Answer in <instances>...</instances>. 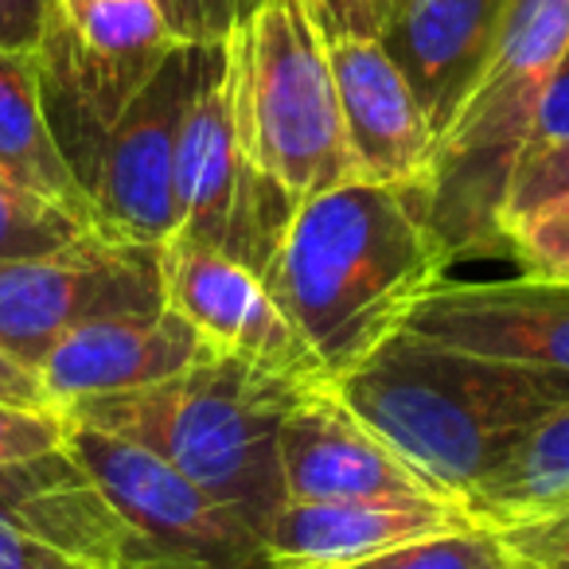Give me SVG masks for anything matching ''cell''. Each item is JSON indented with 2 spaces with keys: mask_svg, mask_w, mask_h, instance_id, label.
Wrapping results in <instances>:
<instances>
[{
  "mask_svg": "<svg viewBox=\"0 0 569 569\" xmlns=\"http://www.w3.org/2000/svg\"><path fill=\"white\" fill-rule=\"evenodd\" d=\"M398 4H402V0H395V9H398Z\"/></svg>",
  "mask_w": 569,
  "mask_h": 569,
  "instance_id": "cell-32",
  "label": "cell"
},
{
  "mask_svg": "<svg viewBox=\"0 0 569 569\" xmlns=\"http://www.w3.org/2000/svg\"><path fill=\"white\" fill-rule=\"evenodd\" d=\"M214 343L188 317L164 305L152 312H121L79 325L40 359L43 395L67 410L87 398L157 387L214 356Z\"/></svg>",
  "mask_w": 569,
  "mask_h": 569,
  "instance_id": "cell-13",
  "label": "cell"
},
{
  "mask_svg": "<svg viewBox=\"0 0 569 569\" xmlns=\"http://www.w3.org/2000/svg\"><path fill=\"white\" fill-rule=\"evenodd\" d=\"M569 56V0H507L496 43L465 106L437 141L426 203L452 258L503 253L507 180Z\"/></svg>",
  "mask_w": 569,
  "mask_h": 569,
  "instance_id": "cell-4",
  "label": "cell"
},
{
  "mask_svg": "<svg viewBox=\"0 0 569 569\" xmlns=\"http://www.w3.org/2000/svg\"><path fill=\"white\" fill-rule=\"evenodd\" d=\"M0 402H20V406H51V398L43 395L40 375L32 367H24L17 356L0 348Z\"/></svg>",
  "mask_w": 569,
  "mask_h": 569,
  "instance_id": "cell-30",
  "label": "cell"
},
{
  "mask_svg": "<svg viewBox=\"0 0 569 569\" xmlns=\"http://www.w3.org/2000/svg\"><path fill=\"white\" fill-rule=\"evenodd\" d=\"M351 569H527V561L507 546L499 527L476 522V527L398 546Z\"/></svg>",
  "mask_w": 569,
  "mask_h": 569,
  "instance_id": "cell-20",
  "label": "cell"
},
{
  "mask_svg": "<svg viewBox=\"0 0 569 569\" xmlns=\"http://www.w3.org/2000/svg\"><path fill=\"white\" fill-rule=\"evenodd\" d=\"M569 137V56L566 63L558 67L550 90L542 98V110L535 118V133H530L527 144H546V141H566Z\"/></svg>",
  "mask_w": 569,
  "mask_h": 569,
  "instance_id": "cell-28",
  "label": "cell"
},
{
  "mask_svg": "<svg viewBox=\"0 0 569 569\" xmlns=\"http://www.w3.org/2000/svg\"><path fill=\"white\" fill-rule=\"evenodd\" d=\"M406 328L476 356L542 367L569 379V284L445 281Z\"/></svg>",
  "mask_w": 569,
  "mask_h": 569,
  "instance_id": "cell-14",
  "label": "cell"
},
{
  "mask_svg": "<svg viewBox=\"0 0 569 569\" xmlns=\"http://www.w3.org/2000/svg\"><path fill=\"white\" fill-rule=\"evenodd\" d=\"M503 12L507 0H402L379 36L418 94L437 141L480 79Z\"/></svg>",
  "mask_w": 569,
  "mask_h": 569,
  "instance_id": "cell-16",
  "label": "cell"
},
{
  "mask_svg": "<svg viewBox=\"0 0 569 569\" xmlns=\"http://www.w3.org/2000/svg\"><path fill=\"white\" fill-rule=\"evenodd\" d=\"M284 499H452L336 390L312 387L281 426Z\"/></svg>",
  "mask_w": 569,
  "mask_h": 569,
  "instance_id": "cell-11",
  "label": "cell"
},
{
  "mask_svg": "<svg viewBox=\"0 0 569 569\" xmlns=\"http://www.w3.org/2000/svg\"><path fill=\"white\" fill-rule=\"evenodd\" d=\"M59 4H71V0H59Z\"/></svg>",
  "mask_w": 569,
  "mask_h": 569,
  "instance_id": "cell-31",
  "label": "cell"
},
{
  "mask_svg": "<svg viewBox=\"0 0 569 569\" xmlns=\"http://www.w3.org/2000/svg\"><path fill=\"white\" fill-rule=\"evenodd\" d=\"M67 449L121 515L118 569H281L258 522L157 452L74 421Z\"/></svg>",
  "mask_w": 569,
  "mask_h": 569,
  "instance_id": "cell-6",
  "label": "cell"
},
{
  "mask_svg": "<svg viewBox=\"0 0 569 569\" xmlns=\"http://www.w3.org/2000/svg\"><path fill=\"white\" fill-rule=\"evenodd\" d=\"M328 59L356 180L426 191L437 133L382 40L332 36Z\"/></svg>",
  "mask_w": 569,
  "mask_h": 569,
  "instance_id": "cell-12",
  "label": "cell"
},
{
  "mask_svg": "<svg viewBox=\"0 0 569 569\" xmlns=\"http://www.w3.org/2000/svg\"><path fill=\"white\" fill-rule=\"evenodd\" d=\"M312 387L325 382L289 379L214 351L157 387L67 406V418L157 452L266 530L284 503L281 426Z\"/></svg>",
  "mask_w": 569,
  "mask_h": 569,
  "instance_id": "cell-3",
  "label": "cell"
},
{
  "mask_svg": "<svg viewBox=\"0 0 569 569\" xmlns=\"http://www.w3.org/2000/svg\"><path fill=\"white\" fill-rule=\"evenodd\" d=\"M164 305L188 317L219 351L301 382H332L317 351L284 317L258 273L211 246L172 238L160 246Z\"/></svg>",
  "mask_w": 569,
  "mask_h": 569,
  "instance_id": "cell-10",
  "label": "cell"
},
{
  "mask_svg": "<svg viewBox=\"0 0 569 569\" xmlns=\"http://www.w3.org/2000/svg\"><path fill=\"white\" fill-rule=\"evenodd\" d=\"M0 180L90 219V199L51 133L36 56L0 51Z\"/></svg>",
  "mask_w": 569,
  "mask_h": 569,
  "instance_id": "cell-17",
  "label": "cell"
},
{
  "mask_svg": "<svg viewBox=\"0 0 569 569\" xmlns=\"http://www.w3.org/2000/svg\"><path fill=\"white\" fill-rule=\"evenodd\" d=\"M87 234H94V227L82 214L0 180V261L43 258Z\"/></svg>",
  "mask_w": 569,
  "mask_h": 569,
  "instance_id": "cell-19",
  "label": "cell"
},
{
  "mask_svg": "<svg viewBox=\"0 0 569 569\" xmlns=\"http://www.w3.org/2000/svg\"><path fill=\"white\" fill-rule=\"evenodd\" d=\"M59 17V0H0V51L36 56Z\"/></svg>",
  "mask_w": 569,
  "mask_h": 569,
  "instance_id": "cell-27",
  "label": "cell"
},
{
  "mask_svg": "<svg viewBox=\"0 0 569 569\" xmlns=\"http://www.w3.org/2000/svg\"><path fill=\"white\" fill-rule=\"evenodd\" d=\"M465 527L476 515L457 499H284L266 542L281 569H351Z\"/></svg>",
  "mask_w": 569,
  "mask_h": 569,
  "instance_id": "cell-15",
  "label": "cell"
},
{
  "mask_svg": "<svg viewBox=\"0 0 569 569\" xmlns=\"http://www.w3.org/2000/svg\"><path fill=\"white\" fill-rule=\"evenodd\" d=\"M336 390L457 503H468L527 429L569 406L566 375L476 356L413 328L390 336Z\"/></svg>",
  "mask_w": 569,
  "mask_h": 569,
  "instance_id": "cell-2",
  "label": "cell"
},
{
  "mask_svg": "<svg viewBox=\"0 0 569 569\" xmlns=\"http://www.w3.org/2000/svg\"><path fill=\"white\" fill-rule=\"evenodd\" d=\"M317 17L325 40L332 36H367L379 40L395 20V0H305Z\"/></svg>",
  "mask_w": 569,
  "mask_h": 569,
  "instance_id": "cell-26",
  "label": "cell"
},
{
  "mask_svg": "<svg viewBox=\"0 0 569 569\" xmlns=\"http://www.w3.org/2000/svg\"><path fill=\"white\" fill-rule=\"evenodd\" d=\"M211 56L214 48L176 43L98 144L82 188L94 230L110 242H172L180 126Z\"/></svg>",
  "mask_w": 569,
  "mask_h": 569,
  "instance_id": "cell-8",
  "label": "cell"
},
{
  "mask_svg": "<svg viewBox=\"0 0 569 569\" xmlns=\"http://www.w3.org/2000/svg\"><path fill=\"white\" fill-rule=\"evenodd\" d=\"M527 569H569V503L499 527Z\"/></svg>",
  "mask_w": 569,
  "mask_h": 569,
  "instance_id": "cell-25",
  "label": "cell"
},
{
  "mask_svg": "<svg viewBox=\"0 0 569 569\" xmlns=\"http://www.w3.org/2000/svg\"><path fill=\"white\" fill-rule=\"evenodd\" d=\"M293 207L253 160L238 118V63L230 43H222L180 126L172 238L230 253L261 277Z\"/></svg>",
  "mask_w": 569,
  "mask_h": 569,
  "instance_id": "cell-7",
  "label": "cell"
},
{
  "mask_svg": "<svg viewBox=\"0 0 569 569\" xmlns=\"http://www.w3.org/2000/svg\"><path fill=\"white\" fill-rule=\"evenodd\" d=\"M569 199V137L566 141H546L527 144L519 152L507 180L503 211H499V227L522 219V214L538 211L546 203Z\"/></svg>",
  "mask_w": 569,
  "mask_h": 569,
  "instance_id": "cell-22",
  "label": "cell"
},
{
  "mask_svg": "<svg viewBox=\"0 0 569 569\" xmlns=\"http://www.w3.org/2000/svg\"><path fill=\"white\" fill-rule=\"evenodd\" d=\"M507 253L530 281L569 284V199L546 203L538 211L503 227Z\"/></svg>",
  "mask_w": 569,
  "mask_h": 569,
  "instance_id": "cell-21",
  "label": "cell"
},
{
  "mask_svg": "<svg viewBox=\"0 0 569 569\" xmlns=\"http://www.w3.org/2000/svg\"><path fill=\"white\" fill-rule=\"evenodd\" d=\"M238 118L258 168L293 199L356 180L328 40L305 0H258L234 28Z\"/></svg>",
  "mask_w": 569,
  "mask_h": 569,
  "instance_id": "cell-5",
  "label": "cell"
},
{
  "mask_svg": "<svg viewBox=\"0 0 569 569\" xmlns=\"http://www.w3.org/2000/svg\"><path fill=\"white\" fill-rule=\"evenodd\" d=\"M561 503H569V406L527 429L465 507L483 527H507Z\"/></svg>",
  "mask_w": 569,
  "mask_h": 569,
  "instance_id": "cell-18",
  "label": "cell"
},
{
  "mask_svg": "<svg viewBox=\"0 0 569 569\" xmlns=\"http://www.w3.org/2000/svg\"><path fill=\"white\" fill-rule=\"evenodd\" d=\"M168 36L191 48H219L253 12L258 0H152Z\"/></svg>",
  "mask_w": 569,
  "mask_h": 569,
  "instance_id": "cell-24",
  "label": "cell"
},
{
  "mask_svg": "<svg viewBox=\"0 0 569 569\" xmlns=\"http://www.w3.org/2000/svg\"><path fill=\"white\" fill-rule=\"evenodd\" d=\"M452 266L426 191L348 180L293 207L261 281L340 382L410 325Z\"/></svg>",
  "mask_w": 569,
  "mask_h": 569,
  "instance_id": "cell-1",
  "label": "cell"
},
{
  "mask_svg": "<svg viewBox=\"0 0 569 569\" xmlns=\"http://www.w3.org/2000/svg\"><path fill=\"white\" fill-rule=\"evenodd\" d=\"M71 418L59 406H20L0 402V465H17L43 452L67 449Z\"/></svg>",
  "mask_w": 569,
  "mask_h": 569,
  "instance_id": "cell-23",
  "label": "cell"
},
{
  "mask_svg": "<svg viewBox=\"0 0 569 569\" xmlns=\"http://www.w3.org/2000/svg\"><path fill=\"white\" fill-rule=\"evenodd\" d=\"M0 569H79V566L63 561L59 553L43 550V546L24 542V538L4 522V515H0Z\"/></svg>",
  "mask_w": 569,
  "mask_h": 569,
  "instance_id": "cell-29",
  "label": "cell"
},
{
  "mask_svg": "<svg viewBox=\"0 0 569 569\" xmlns=\"http://www.w3.org/2000/svg\"><path fill=\"white\" fill-rule=\"evenodd\" d=\"M152 309H164L160 246L110 242L94 230L43 258L0 261V348L32 371L79 325Z\"/></svg>",
  "mask_w": 569,
  "mask_h": 569,
  "instance_id": "cell-9",
  "label": "cell"
}]
</instances>
